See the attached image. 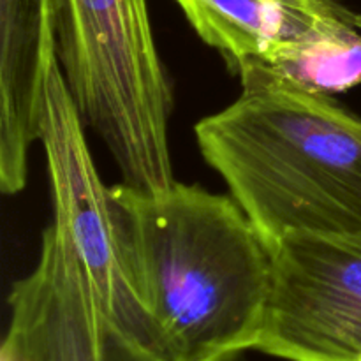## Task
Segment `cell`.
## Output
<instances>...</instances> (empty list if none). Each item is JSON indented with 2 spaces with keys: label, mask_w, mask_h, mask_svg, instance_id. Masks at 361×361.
<instances>
[{
  "label": "cell",
  "mask_w": 361,
  "mask_h": 361,
  "mask_svg": "<svg viewBox=\"0 0 361 361\" xmlns=\"http://www.w3.org/2000/svg\"><path fill=\"white\" fill-rule=\"evenodd\" d=\"M127 268L176 361H229L256 349L274 249L233 196L173 182L109 187Z\"/></svg>",
  "instance_id": "cell-1"
},
{
  "label": "cell",
  "mask_w": 361,
  "mask_h": 361,
  "mask_svg": "<svg viewBox=\"0 0 361 361\" xmlns=\"http://www.w3.org/2000/svg\"><path fill=\"white\" fill-rule=\"evenodd\" d=\"M330 95L245 88L196 123L208 164L271 249L296 233H361V136Z\"/></svg>",
  "instance_id": "cell-2"
},
{
  "label": "cell",
  "mask_w": 361,
  "mask_h": 361,
  "mask_svg": "<svg viewBox=\"0 0 361 361\" xmlns=\"http://www.w3.org/2000/svg\"><path fill=\"white\" fill-rule=\"evenodd\" d=\"M59 62L83 122L118 164L169 148L173 99L147 0H56Z\"/></svg>",
  "instance_id": "cell-3"
},
{
  "label": "cell",
  "mask_w": 361,
  "mask_h": 361,
  "mask_svg": "<svg viewBox=\"0 0 361 361\" xmlns=\"http://www.w3.org/2000/svg\"><path fill=\"white\" fill-rule=\"evenodd\" d=\"M0 361H176L159 337L113 319L95 296L66 229L42 233L37 264L14 282Z\"/></svg>",
  "instance_id": "cell-4"
},
{
  "label": "cell",
  "mask_w": 361,
  "mask_h": 361,
  "mask_svg": "<svg viewBox=\"0 0 361 361\" xmlns=\"http://www.w3.org/2000/svg\"><path fill=\"white\" fill-rule=\"evenodd\" d=\"M256 351L288 361H358L361 233H296L275 247Z\"/></svg>",
  "instance_id": "cell-5"
},
{
  "label": "cell",
  "mask_w": 361,
  "mask_h": 361,
  "mask_svg": "<svg viewBox=\"0 0 361 361\" xmlns=\"http://www.w3.org/2000/svg\"><path fill=\"white\" fill-rule=\"evenodd\" d=\"M39 141L48 161L55 221L66 229L101 305L129 330L164 341L127 268L109 187L102 183L88 150L85 122L60 62L46 83Z\"/></svg>",
  "instance_id": "cell-6"
},
{
  "label": "cell",
  "mask_w": 361,
  "mask_h": 361,
  "mask_svg": "<svg viewBox=\"0 0 361 361\" xmlns=\"http://www.w3.org/2000/svg\"><path fill=\"white\" fill-rule=\"evenodd\" d=\"M245 88H286L331 95L361 83V28L349 16L330 18L314 30L275 42L236 67Z\"/></svg>",
  "instance_id": "cell-7"
},
{
  "label": "cell",
  "mask_w": 361,
  "mask_h": 361,
  "mask_svg": "<svg viewBox=\"0 0 361 361\" xmlns=\"http://www.w3.org/2000/svg\"><path fill=\"white\" fill-rule=\"evenodd\" d=\"M194 30L221 51L233 71L275 42L300 37L330 18L282 0H175Z\"/></svg>",
  "instance_id": "cell-8"
},
{
  "label": "cell",
  "mask_w": 361,
  "mask_h": 361,
  "mask_svg": "<svg viewBox=\"0 0 361 361\" xmlns=\"http://www.w3.org/2000/svg\"><path fill=\"white\" fill-rule=\"evenodd\" d=\"M286 4H291V6L302 7V9L314 11V13L321 14H344L348 13V9H344L342 6H338L335 0H282Z\"/></svg>",
  "instance_id": "cell-9"
},
{
  "label": "cell",
  "mask_w": 361,
  "mask_h": 361,
  "mask_svg": "<svg viewBox=\"0 0 361 361\" xmlns=\"http://www.w3.org/2000/svg\"><path fill=\"white\" fill-rule=\"evenodd\" d=\"M351 122H353V127H355V129H356V133H358L360 136H361V120L358 118V116H355V115H353Z\"/></svg>",
  "instance_id": "cell-10"
},
{
  "label": "cell",
  "mask_w": 361,
  "mask_h": 361,
  "mask_svg": "<svg viewBox=\"0 0 361 361\" xmlns=\"http://www.w3.org/2000/svg\"><path fill=\"white\" fill-rule=\"evenodd\" d=\"M353 21L358 28H361V14H353Z\"/></svg>",
  "instance_id": "cell-11"
},
{
  "label": "cell",
  "mask_w": 361,
  "mask_h": 361,
  "mask_svg": "<svg viewBox=\"0 0 361 361\" xmlns=\"http://www.w3.org/2000/svg\"><path fill=\"white\" fill-rule=\"evenodd\" d=\"M358 361H361V351H360V356H358Z\"/></svg>",
  "instance_id": "cell-12"
}]
</instances>
